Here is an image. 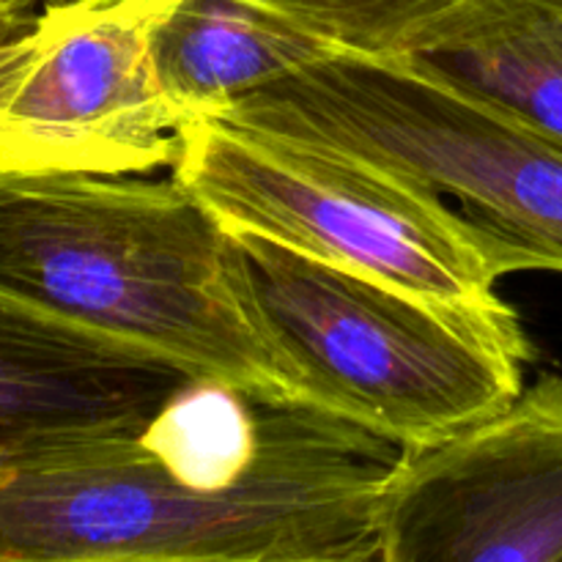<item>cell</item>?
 Returning <instances> with one entry per match:
<instances>
[{
  "instance_id": "obj_1",
  "label": "cell",
  "mask_w": 562,
  "mask_h": 562,
  "mask_svg": "<svg viewBox=\"0 0 562 562\" xmlns=\"http://www.w3.org/2000/svg\"><path fill=\"white\" fill-rule=\"evenodd\" d=\"M398 445L195 382L146 428L0 470V562H382Z\"/></svg>"
},
{
  "instance_id": "obj_2",
  "label": "cell",
  "mask_w": 562,
  "mask_h": 562,
  "mask_svg": "<svg viewBox=\"0 0 562 562\" xmlns=\"http://www.w3.org/2000/svg\"><path fill=\"white\" fill-rule=\"evenodd\" d=\"M0 291L261 404L313 406L241 300L231 234L173 173L0 176Z\"/></svg>"
},
{
  "instance_id": "obj_3",
  "label": "cell",
  "mask_w": 562,
  "mask_h": 562,
  "mask_svg": "<svg viewBox=\"0 0 562 562\" xmlns=\"http://www.w3.org/2000/svg\"><path fill=\"white\" fill-rule=\"evenodd\" d=\"M445 198L492 272H562V140L404 58L329 49L220 110Z\"/></svg>"
},
{
  "instance_id": "obj_4",
  "label": "cell",
  "mask_w": 562,
  "mask_h": 562,
  "mask_svg": "<svg viewBox=\"0 0 562 562\" xmlns=\"http://www.w3.org/2000/svg\"><path fill=\"white\" fill-rule=\"evenodd\" d=\"M228 234L247 311L318 409L406 450L475 426L525 387V360L470 318L267 236Z\"/></svg>"
},
{
  "instance_id": "obj_5",
  "label": "cell",
  "mask_w": 562,
  "mask_h": 562,
  "mask_svg": "<svg viewBox=\"0 0 562 562\" xmlns=\"http://www.w3.org/2000/svg\"><path fill=\"white\" fill-rule=\"evenodd\" d=\"M170 173L225 231L258 234L357 269L470 318L525 362L536 357L497 274L445 198L346 154L236 124L181 121Z\"/></svg>"
},
{
  "instance_id": "obj_6",
  "label": "cell",
  "mask_w": 562,
  "mask_h": 562,
  "mask_svg": "<svg viewBox=\"0 0 562 562\" xmlns=\"http://www.w3.org/2000/svg\"><path fill=\"white\" fill-rule=\"evenodd\" d=\"M159 5H47L0 49V176L151 173L176 162L184 115L154 69Z\"/></svg>"
},
{
  "instance_id": "obj_7",
  "label": "cell",
  "mask_w": 562,
  "mask_h": 562,
  "mask_svg": "<svg viewBox=\"0 0 562 562\" xmlns=\"http://www.w3.org/2000/svg\"><path fill=\"white\" fill-rule=\"evenodd\" d=\"M382 562H562V376L401 450L379 508Z\"/></svg>"
},
{
  "instance_id": "obj_8",
  "label": "cell",
  "mask_w": 562,
  "mask_h": 562,
  "mask_svg": "<svg viewBox=\"0 0 562 562\" xmlns=\"http://www.w3.org/2000/svg\"><path fill=\"white\" fill-rule=\"evenodd\" d=\"M195 382L165 357L0 291V470L66 439L146 428Z\"/></svg>"
},
{
  "instance_id": "obj_9",
  "label": "cell",
  "mask_w": 562,
  "mask_h": 562,
  "mask_svg": "<svg viewBox=\"0 0 562 562\" xmlns=\"http://www.w3.org/2000/svg\"><path fill=\"white\" fill-rule=\"evenodd\" d=\"M404 60L562 140V0H464Z\"/></svg>"
},
{
  "instance_id": "obj_10",
  "label": "cell",
  "mask_w": 562,
  "mask_h": 562,
  "mask_svg": "<svg viewBox=\"0 0 562 562\" xmlns=\"http://www.w3.org/2000/svg\"><path fill=\"white\" fill-rule=\"evenodd\" d=\"M329 49L250 0H165L151 25L159 86L184 119L220 113Z\"/></svg>"
},
{
  "instance_id": "obj_11",
  "label": "cell",
  "mask_w": 562,
  "mask_h": 562,
  "mask_svg": "<svg viewBox=\"0 0 562 562\" xmlns=\"http://www.w3.org/2000/svg\"><path fill=\"white\" fill-rule=\"evenodd\" d=\"M313 33L333 49L409 58L431 25L464 0H250Z\"/></svg>"
},
{
  "instance_id": "obj_12",
  "label": "cell",
  "mask_w": 562,
  "mask_h": 562,
  "mask_svg": "<svg viewBox=\"0 0 562 562\" xmlns=\"http://www.w3.org/2000/svg\"><path fill=\"white\" fill-rule=\"evenodd\" d=\"M38 5L31 0H11V3H0V49L16 38L20 33H25L31 27V22L36 20Z\"/></svg>"
},
{
  "instance_id": "obj_13",
  "label": "cell",
  "mask_w": 562,
  "mask_h": 562,
  "mask_svg": "<svg viewBox=\"0 0 562 562\" xmlns=\"http://www.w3.org/2000/svg\"><path fill=\"white\" fill-rule=\"evenodd\" d=\"M38 9H47V5H60V3H71V0H36ZM159 3H165V0H159Z\"/></svg>"
},
{
  "instance_id": "obj_14",
  "label": "cell",
  "mask_w": 562,
  "mask_h": 562,
  "mask_svg": "<svg viewBox=\"0 0 562 562\" xmlns=\"http://www.w3.org/2000/svg\"><path fill=\"white\" fill-rule=\"evenodd\" d=\"M0 3H11V0H0ZM31 3H36V0H31ZM38 5V3H36Z\"/></svg>"
}]
</instances>
